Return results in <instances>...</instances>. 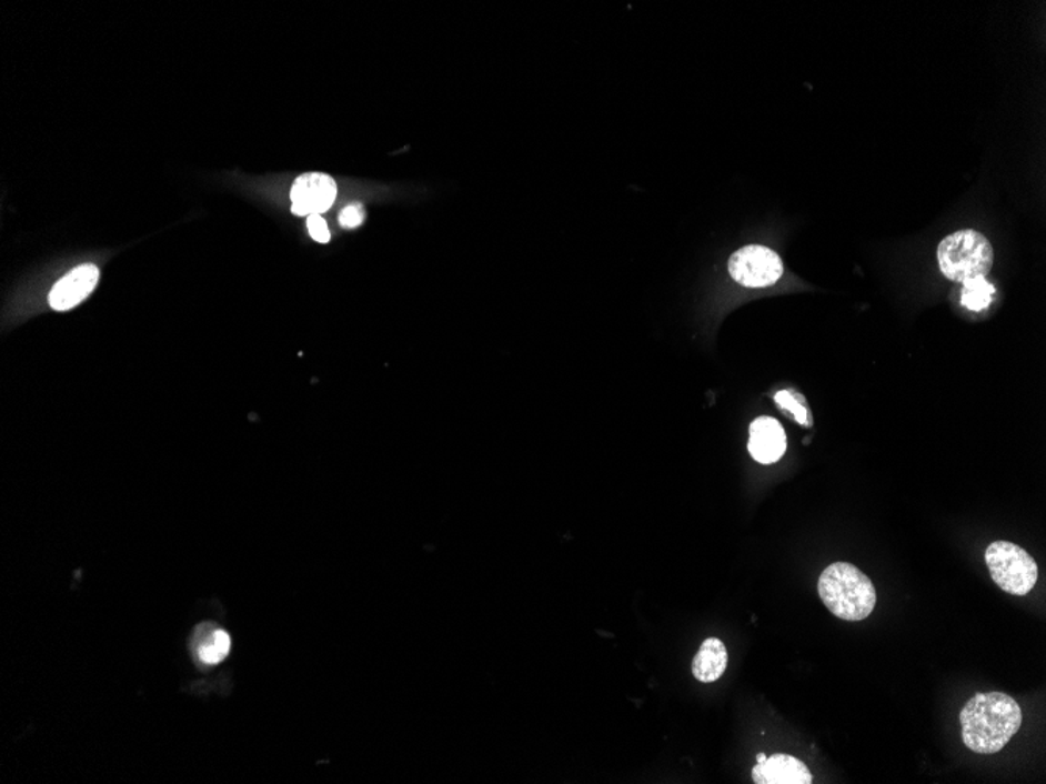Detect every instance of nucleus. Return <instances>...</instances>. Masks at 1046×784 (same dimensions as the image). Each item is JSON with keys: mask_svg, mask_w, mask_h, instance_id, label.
Instances as JSON below:
<instances>
[{"mask_svg": "<svg viewBox=\"0 0 1046 784\" xmlns=\"http://www.w3.org/2000/svg\"><path fill=\"white\" fill-rule=\"evenodd\" d=\"M1022 707L1003 692L976 694L960 711L962 740L972 752L992 755L1020 730Z\"/></svg>", "mask_w": 1046, "mask_h": 784, "instance_id": "1", "label": "nucleus"}, {"mask_svg": "<svg viewBox=\"0 0 1046 784\" xmlns=\"http://www.w3.org/2000/svg\"><path fill=\"white\" fill-rule=\"evenodd\" d=\"M818 594L835 617L849 622L865 621L877 602L873 581L849 562H835L824 569Z\"/></svg>", "mask_w": 1046, "mask_h": 784, "instance_id": "2", "label": "nucleus"}, {"mask_svg": "<svg viewBox=\"0 0 1046 784\" xmlns=\"http://www.w3.org/2000/svg\"><path fill=\"white\" fill-rule=\"evenodd\" d=\"M938 265L949 281L968 282L984 279L994 267V248L983 233L964 229L942 240L937 250Z\"/></svg>", "mask_w": 1046, "mask_h": 784, "instance_id": "3", "label": "nucleus"}, {"mask_svg": "<svg viewBox=\"0 0 1046 784\" xmlns=\"http://www.w3.org/2000/svg\"><path fill=\"white\" fill-rule=\"evenodd\" d=\"M986 562L992 580L1007 594L1026 595L1036 586L1037 562L1015 543H992L986 552Z\"/></svg>", "mask_w": 1046, "mask_h": 784, "instance_id": "4", "label": "nucleus"}, {"mask_svg": "<svg viewBox=\"0 0 1046 784\" xmlns=\"http://www.w3.org/2000/svg\"><path fill=\"white\" fill-rule=\"evenodd\" d=\"M728 273L733 281L747 289H762L776 284L784 274V263L770 248L750 244L728 260Z\"/></svg>", "mask_w": 1046, "mask_h": 784, "instance_id": "5", "label": "nucleus"}, {"mask_svg": "<svg viewBox=\"0 0 1046 784\" xmlns=\"http://www.w3.org/2000/svg\"><path fill=\"white\" fill-rule=\"evenodd\" d=\"M290 198L295 215H322L338 198V183L324 173L303 174L293 183Z\"/></svg>", "mask_w": 1046, "mask_h": 784, "instance_id": "6", "label": "nucleus"}, {"mask_svg": "<svg viewBox=\"0 0 1046 784\" xmlns=\"http://www.w3.org/2000/svg\"><path fill=\"white\" fill-rule=\"evenodd\" d=\"M99 268L93 263H86L74 268L67 277L61 278L49 293V304L53 311H71L80 302L86 301L93 290L97 289Z\"/></svg>", "mask_w": 1046, "mask_h": 784, "instance_id": "7", "label": "nucleus"}, {"mask_svg": "<svg viewBox=\"0 0 1046 784\" xmlns=\"http://www.w3.org/2000/svg\"><path fill=\"white\" fill-rule=\"evenodd\" d=\"M758 764L752 768L755 784H812L813 775L803 761L792 755H773L767 758L760 753Z\"/></svg>", "mask_w": 1046, "mask_h": 784, "instance_id": "8", "label": "nucleus"}, {"mask_svg": "<svg viewBox=\"0 0 1046 784\" xmlns=\"http://www.w3.org/2000/svg\"><path fill=\"white\" fill-rule=\"evenodd\" d=\"M786 435L782 424L771 416H760L751 424L750 453L760 464H774L784 456Z\"/></svg>", "mask_w": 1046, "mask_h": 784, "instance_id": "9", "label": "nucleus"}, {"mask_svg": "<svg viewBox=\"0 0 1046 784\" xmlns=\"http://www.w3.org/2000/svg\"><path fill=\"white\" fill-rule=\"evenodd\" d=\"M728 664L727 646L717 637L705 639L696 656H694L693 671L694 679L701 683H713L724 675Z\"/></svg>", "mask_w": 1046, "mask_h": 784, "instance_id": "10", "label": "nucleus"}, {"mask_svg": "<svg viewBox=\"0 0 1046 784\" xmlns=\"http://www.w3.org/2000/svg\"><path fill=\"white\" fill-rule=\"evenodd\" d=\"M994 293V285L988 284L986 278L975 279V281L964 282L960 301L969 311L979 312L990 305Z\"/></svg>", "mask_w": 1046, "mask_h": 784, "instance_id": "11", "label": "nucleus"}, {"mask_svg": "<svg viewBox=\"0 0 1046 784\" xmlns=\"http://www.w3.org/2000/svg\"><path fill=\"white\" fill-rule=\"evenodd\" d=\"M776 401L778 408L792 414L797 423L804 424V426H811V412H808L807 404H805L803 396L797 395V393L788 392V390H782V392L777 393Z\"/></svg>", "mask_w": 1046, "mask_h": 784, "instance_id": "12", "label": "nucleus"}, {"mask_svg": "<svg viewBox=\"0 0 1046 784\" xmlns=\"http://www.w3.org/2000/svg\"><path fill=\"white\" fill-rule=\"evenodd\" d=\"M365 212L361 204L346 205L339 215L342 228L354 229L364 223Z\"/></svg>", "mask_w": 1046, "mask_h": 784, "instance_id": "13", "label": "nucleus"}, {"mask_svg": "<svg viewBox=\"0 0 1046 784\" xmlns=\"http://www.w3.org/2000/svg\"><path fill=\"white\" fill-rule=\"evenodd\" d=\"M308 229L315 242L323 244L330 242V228H328L326 221L323 220L322 215L308 217Z\"/></svg>", "mask_w": 1046, "mask_h": 784, "instance_id": "14", "label": "nucleus"}]
</instances>
